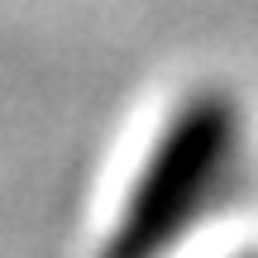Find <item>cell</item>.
Here are the masks:
<instances>
[{"label":"cell","instance_id":"obj_1","mask_svg":"<svg viewBox=\"0 0 258 258\" xmlns=\"http://www.w3.org/2000/svg\"><path fill=\"white\" fill-rule=\"evenodd\" d=\"M230 153H234V110H225V101H196L153 153L144 186L124 211L120 239L110 244V258H144L158 244H167L186 225V215H196V206L215 186V172Z\"/></svg>","mask_w":258,"mask_h":258}]
</instances>
